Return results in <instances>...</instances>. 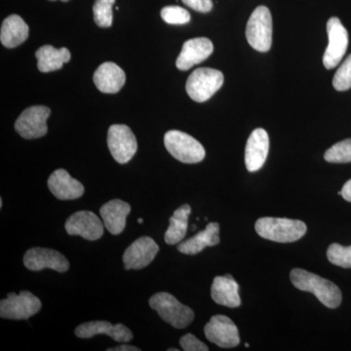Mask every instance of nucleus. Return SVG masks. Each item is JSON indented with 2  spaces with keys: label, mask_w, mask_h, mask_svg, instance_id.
Masks as SVG:
<instances>
[{
  "label": "nucleus",
  "mask_w": 351,
  "mask_h": 351,
  "mask_svg": "<svg viewBox=\"0 0 351 351\" xmlns=\"http://www.w3.org/2000/svg\"><path fill=\"white\" fill-rule=\"evenodd\" d=\"M169 351H179V350H177V348H169V350H168Z\"/></svg>",
  "instance_id": "nucleus-37"
},
{
  "label": "nucleus",
  "mask_w": 351,
  "mask_h": 351,
  "mask_svg": "<svg viewBox=\"0 0 351 351\" xmlns=\"http://www.w3.org/2000/svg\"><path fill=\"white\" fill-rule=\"evenodd\" d=\"M324 158L330 163L351 162V138L341 141L332 145L325 152Z\"/></svg>",
  "instance_id": "nucleus-27"
},
{
  "label": "nucleus",
  "mask_w": 351,
  "mask_h": 351,
  "mask_svg": "<svg viewBox=\"0 0 351 351\" xmlns=\"http://www.w3.org/2000/svg\"><path fill=\"white\" fill-rule=\"evenodd\" d=\"M164 145L171 156L182 163L201 162L206 154L197 140L182 131H168L164 136Z\"/></svg>",
  "instance_id": "nucleus-4"
},
{
  "label": "nucleus",
  "mask_w": 351,
  "mask_h": 351,
  "mask_svg": "<svg viewBox=\"0 0 351 351\" xmlns=\"http://www.w3.org/2000/svg\"><path fill=\"white\" fill-rule=\"evenodd\" d=\"M95 85L101 92L106 94H115L121 90L126 82L123 69L112 62L101 64L95 71Z\"/></svg>",
  "instance_id": "nucleus-19"
},
{
  "label": "nucleus",
  "mask_w": 351,
  "mask_h": 351,
  "mask_svg": "<svg viewBox=\"0 0 351 351\" xmlns=\"http://www.w3.org/2000/svg\"><path fill=\"white\" fill-rule=\"evenodd\" d=\"M290 279L295 288L313 293L325 306L337 308L341 304L343 299L341 290L331 281L302 269H293Z\"/></svg>",
  "instance_id": "nucleus-1"
},
{
  "label": "nucleus",
  "mask_w": 351,
  "mask_h": 351,
  "mask_svg": "<svg viewBox=\"0 0 351 351\" xmlns=\"http://www.w3.org/2000/svg\"><path fill=\"white\" fill-rule=\"evenodd\" d=\"M130 212V204L120 199L108 201L100 209L104 225L113 235H119L123 232L126 226V218Z\"/></svg>",
  "instance_id": "nucleus-20"
},
{
  "label": "nucleus",
  "mask_w": 351,
  "mask_h": 351,
  "mask_svg": "<svg viewBox=\"0 0 351 351\" xmlns=\"http://www.w3.org/2000/svg\"><path fill=\"white\" fill-rule=\"evenodd\" d=\"M78 338L90 339L96 335H107L119 343H129L133 339L130 330L123 324L113 325L108 321H91L83 323L75 329Z\"/></svg>",
  "instance_id": "nucleus-17"
},
{
  "label": "nucleus",
  "mask_w": 351,
  "mask_h": 351,
  "mask_svg": "<svg viewBox=\"0 0 351 351\" xmlns=\"http://www.w3.org/2000/svg\"><path fill=\"white\" fill-rule=\"evenodd\" d=\"M255 228L263 239L279 243L298 241L304 237L307 230L306 223L299 219L270 217L258 219L256 221Z\"/></svg>",
  "instance_id": "nucleus-2"
},
{
  "label": "nucleus",
  "mask_w": 351,
  "mask_h": 351,
  "mask_svg": "<svg viewBox=\"0 0 351 351\" xmlns=\"http://www.w3.org/2000/svg\"><path fill=\"white\" fill-rule=\"evenodd\" d=\"M214 45L210 39L198 38L189 39L182 45L181 53L176 61L180 71H189L195 64L202 63L213 53Z\"/></svg>",
  "instance_id": "nucleus-15"
},
{
  "label": "nucleus",
  "mask_w": 351,
  "mask_h": 351,
  "mask_svg": "<svg viewBox=\"0 0 351 351\" xmlns=\"http://www.w3.org/2000/svg\"><path fill=\"white\" fill-rule=\"evenodd\" d=\"M225 77L218 69L200 68L195 69L186 84V93L191 100L204 103L212 98L223 86Z\"/></svg>",
  "instance_id": "nucleus-5"
},
{
  "label": "nucleus",
  "mask_w": 351,
  "mask_h": 351,
  "mask_svg": "<svg viewBox=\"0 0 351 351\" xmlns=\"http://www.w3.org/2000/svg\"><path fill=\"white\" fill-rule=\"evenodd\" d=\"M327 258L332 265L351 269V246L343 247L341 245L331 244L327 250Z\"/></svg>",
  "instance_id": "nucleus-28"
},
{
  "label": "nucleus",
  "mask_w": 351,
  "mask_h": 351,
  "mask_svg": "<svg viewBox=\"0 0 351 351\" xmlns=\"http://www.w3.org/2000/svg\"><path fill=\"white\" fill-rule=\"evenodd\" d=\"M329 43L323 56V64L327 69L336 68L345 56L348 47V32L339 18H330L327 23Z\"/></svg>",
  "instance_id": "nucleus-9"
},
{
  "label": "nucleus",
  "mask_w": 351,
  "mask_h": 351,
  "mask_svg": "<svg viewBox=\"0 0 351 351\" xmlns=\"http://www.w3.org/2000/svg\"><path fill=\"white\" fill-rule=\"evenodd\" d=\"M40 300L29 291L20 295L9 293L6 299L0 302V316L4 319L27 320L40 311Z\"/></svg>",
  "instance_id": "nucleus-7"
},
{
  "label": "nucleus",
  "mask_w": 351,
  "mask_h": 351,
  "mask_svg": "<svg viewBox=\"0 0 351 351\" xmlns=\"http://www.w3.org/2000/svg\"><path fill=\"white\" fill-rule=\"evenodd\" d=\"M211 295L213 301L221 306L235 308L241 304L239 285L232 276L215 277Z\"/></svg>",
  "instance_id": "nucleus-21"
},
{
  "label": "nucleus",
  "mask_w": 351,
  "mask_h": 351,
  "mask_svg": "<svg viewBox=\"0 0 351 351\" xmlns=\"http://www.w3.org/2000/svg\"><path fill=\"white\" fill-rule=\"evenodd\" d=\"M332 86L337 91H346L351 88V54L341 64L332 78Z\"/></svg>",
  "instance_id": "nucleus-30"
},
{
  "label": "nucleus",
  "mask_w": 351,
  "mask_h": 351,
  "mask_svg": "<svg viewBox=\"0 0 351 351\" xmlns=\"http://www.w3.org/2000/svg\"><path fill=\"white\" fill-rule=\"evenodd\" d=\"M246 38L251 47L267 52L272 44V18L269 9L258 6L253 11L246 27Z\"/></svg>",
  "instance_id": "nucleus-6"
},
{
  "label": "nucleus",
  "mask_w": 351,
  "mask_h": 351,
  "mask_svg": "<svg viewBox=\"0 0 351 351\" xmlns=\"http://www.w3.org/2000/svg\"><path fill=\"white\" fill-rule=\"evenodd\" d=\"M205 336L211 343L223 348L239 345V328L226 315H214L204 328Z\"/></svg>",
  "instance_id": "nucleus-11"
},
{
  "label": "nucleus",
  "mask_w": 351,
  "mask_h": 351,
  "mask_svg": "<svg viewBox=\"0 0 351 351\" xmlns=\"http://www.w3.org/2000/svg\"><path fill=\"white\" fill-rule=\"evenodd\" d=\"M50 114V108L44 106L27 108L18 117L15 123V130L21 137L27 140L43 137L47 134L48 127L46 122Z\"/></svg>",
  "instance_id": "nucleus-10"
},
{
  "label": "nucleus",
  "mask_w": 351,
  "mask_h": 351,
  "mask_svg": "<svg viewBox=\"0 0 351 351\" xmlns=\"http://www.w3.org/2000/svg\"><path fill=\"white\" fill-rule=\"evenodd\" d=\"M24 265L27 269L32 271L49 269L58 272H66L69 269L68 258L60 252L39 247L25 252Z\"/></svg>",
  "instance_id": "nucleus-12"
},
{
  "label": "nucleus",
  "mask_w": 351,
  "mask_h": 351,
  "mask_svg": "<svg viewBox=\"0 0 351 351\" xmlns=\"http://www.w3.org/2000/svg\"><path fill=\"white\" fill-rule=\"evenodd\" d=\"M159 252V246L154 239L143 237L136 240L123 254L124 269H142L154 260Z\"/></svg>",
  "instance_id": "nucleus-14"
},
{
  "label": "nucleus",
  "mask_w": 351,
  "mask_h": 351,
  "mask_svg": "<svg viewBox=\"0 0 351 351\" xmlns=\"http://www.w3.org/2000/svg\"><path fill=\"white\" fill-rule=\"evenodd\" d=\"M2 205H3V201L0 198V208H2Z\"/></svg>",
  "instance_id": "nucleus-36"
},
{
  "label": "nucleus",
  "mask_w": 351,
  "mask_h": 351,
  "mask_svg": "<svg viewBox=\"0 0 351 351\" xmlns=\"http://www.w3.org/2000/svg\"><path fill=\"white\" fill-rule=\"evenodd\" d=\"M269 151V138L263 128L255 129L247 141L245 164L249 172H256L263 167Z\"/></svg>",
  "instance_id": "nucleus-16"
},
{
  "label": "nucleus",
  "mask_w": 351,
  "mask_h": 351,
  "mask_svg": "<svg viewBox=\"0 0 351 351\" xmlns=\"http://www.w3.org/2000/svg\"><path fill=\"white\" fill-rule=\"evenodd\" d=\"M149 306L165 322L177 329L188 327L195 318L193 309L184 306L169 293H156L149 299Z\"/></svg>",
  "instance_id": "nucleus-3"
},
{
  "label": "nucleus",
  "mask_w": 351,
  "mask_h": 351,
  "mask_svg": "<svg viewBox=\"0 0 351 351\" xmlns=\"http://www.w3.org/2000/svg\"><path fill=\"white\" fill-rule=\"evenodd\" d=\"M49 1H57V0H49ZM61 1L68 2V1H69V0H61Z\"/></svg>",
  "instance_id": "nucleus-35"
},
{
  "label": "nucleus",
  "mask_w": 351,
  "mask_h": 351,
  "mask_svg": "<svg viewBox=\"0 0 351 351\" xmlns=\"http://www.w3.org/2000/svg\"><path fill=\"white\" fill-rule=\"evenodd\" d=\"M219 243V225L218 223H210L204 230L179 244L178 251L186 255H196L206 247L216 246Z\"/></svg>",
  "instance_id": "nucleus-23"
},
{
  "label": "nucleus",
  "mask_w": 351,
  "mask_h": 351,
  "mask_svg": "<svg viewBox=\"0 0 351 351\" xmlns=\"http://www.w3.org/2000/svg\"><path fill=\"white\" fill-rule=\"evenodd\" d=\"M245 346H246V348H249L250 346H249V343H245Z\"/></svg>",
  "instance_id": "nucleus-39"
},
{
  "label": "nucleus",
  "mask_w": 351,
  "mask_h": 351,
  "mask_svg": "<svg viewBox=\"0 0 351 351\" xmlns=\"http://www.w3.org/2000/svg\"><path fill=\"white\" fill-rule=\"evenodd\" d=\"M180 345L186 351H208L209 348L191 334L184 335L180 339Z\"/></svg>",
  "instance_id": "nucleus-31"
},
{
  "label": "nucleus",
  "mask_w": 351,
  "mask_h": 351,
  "mask_svg": "<svg viewBox=\"0 0 351 351\" xmlns=\"http://www.w3.org/2000/svg\"><path fill=\"white\" fill-rule=\"evenodd\" d=\"M48 188L52 195L60 200H73L82 197L84 186L82 182L73 179L64 169H58L48 179Z\"/></svg>",
  "instance_id": "nucleus-18"
},
{
  "label": "nucleus",
  "mask_w": 351,
  "mask_h": 351,
  "mask_svg": "<svg viewBox=\"0 0 351 351\" xmlns=\"http://www.w3.org/2000/svg\"><path fill=\"white\" fill-rule=\"evenodd\" d=\"M108 147L115 161L126 164L137 152V138L128 126L114 124L108 129Z\"/></svg>",
  "instance_id": "nucleus-8"
},
{
  "label": "nucleus",
  "mask_w": 351,
  "mask_h": 351,
  "mask_svg": "<svg viewBox=\"0 0 351 351\" xmlns=\"http://www.w3.org/2000/svg\"><path fill=\"white\" fill-rule=\"evenodd\" d=\"M138 223H143V221H144V219H138Z\"/></svg>",
  "instance_id": "nucleus-38"
},
{
  "label": "nucleus",
  "mask_w": 351,
  "mask_h": 351,
  "mask_svg": "<svg viewBox=\"0 0 351 351\" xmlns=\"http://www.w3.org/2000/svg\"><path fill=\"white\" fill-rule=\"evenodd\" d=\"M29 31V25L20 16L10 15L2 23L0 41L4 47L12 49L27 40Z\"/></svg>",
  "instance_id": "nucleus-22"
},
{
  "label": "nucleus",
  "mask_w": 351,
  "mask_h": 351,
  "mask_svg": "<svg viewBox=\"0 0 351 351\" xmlns=\"http://www.w3.org/2000/svg\"><path fill=\"white\" fill-rule=\"evenodd\" d=\"M184 5L200 13H208L213 8L212 0H182Z\"/></svg>",
  "instance_id": "nucleus-32"
},
{
  "label": "nucleus",
  "mask_w": 351,
  "mask_h": 351,
  "mask_svg": "<svg viewBox=\"0 0 351 351\" xmlns=\"http://www.w3.org/2000/svg\"><path fill=\"white\" fill-rule=\"evenodd\" d=\"M191 213V208L189 204L182 205L176 210L170 218V226L166 230L164 239L169 245L180 243L184 239L188 230L189 217Z\"/></svg>",
  "instance_id": "nucleus-25"
},
{
  "label": "nucleus",
  "mask_w": 351,
  "mask_h": 351,
  "mask_svg": "<svg viewBox=\"0 0 351 351\" xmlns=\"http://www.w3.org/2000/svg\"><path fill=\"white\" fill-rule=\"evenodd\" d=\"M164 22L169 25H186L191 21V14L180 6H166L160 12Z\"/></svg>",
  "instance_id": "nucleus-29"
},
{
  "label": "nucleus",
  "mask_w": 351,
  "mask_h": 351,
  "mask_svg": "<svg viewBox=\"0 0 351 351\" xmlns=\"http://www.w3.org/2000/svg\"><path fill=\"white\" fill-rule=\"evenodd\" d=\"M140 348L133 346L121 345L115 348H108V351H140Z\"/></svg>",
  "instance_id": "nucleus-34"
},
{
  "label": "nucleus",
  "mask_w": 351,
  "mask_h": 351,
  "mask_svg": "<svg viewBox=\"0 0 351 351\" xmlns=\"http://www.w3.org/2000/svg\"><path fill=\"white\" fill-rule=\"evenodd\" d=\"M38 68L41 73H51L63 68L64 64L71 61V52L68 48H57L44 45L36 52Z\"/></svg>",
  "instance_id": "nucleus-24"
},
{
  "label": "nucleus",
  "mask_w": 351,
  "mask_h": 351,
  "mask_svg": "<svg viewBox=\"0 0 351 351\" xmlns=\"http://www.w3.org/2000/svg\"><path fill=\"white\" fill-rule=\"evenodd\" d=\"M64 228L69 235H78L82 239L95 241L103 237L105 225L93 212L80 211L66 219Z\"/></svg>",
  "instance_id": "nucleus-13"
},
{
  "label": "nucleus",
  "mask_w": 351,
  "mask_h": 351,
  "mask_svg": "<svg viewBox=\"0 0 351 351\" xmlns=\"http://www.w3.org/2000/svg\"><path fill=\"white\" fill-rule=\"evenodd\" d=\"M115 0H96L93 5L95 23L100 27H112Z\"/></svg>",
  "instance_id": "nucleus-26"
},
{
  "label": "nucleus",
  "mask_w": 351,
  "mask_h": 351,
  "mask_svg": "<svg viewBox=\"0 0 351 351\" xmlns=\"http://www.w3.org/2000/svg\"><path fill=\"white\" fill-rule=\"evenodd\" d=\"M341 195L343 196V199L351 202V180L346 182L341 191Z\"/></svg>",
  "instance_id": "nucleus-33"
}]
</instances>
